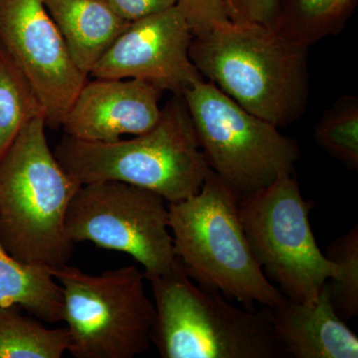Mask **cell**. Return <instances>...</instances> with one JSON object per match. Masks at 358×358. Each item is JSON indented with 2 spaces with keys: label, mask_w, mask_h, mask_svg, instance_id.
<instances>
[{
  "label": "cell",
  "mask_w": 358,
  "mask_h": 358,
  "mask_svg": "<svg viewBox=\"0 0 358 358\" xmlns=\"http://www.w3.org/2000/svg\"><path fill=\"white\" fill-rule=\"evenodd\" d=\"M0 45L31 84L46 127L61 128L88 76L73 62L43 0H0Z\"/></svg>",
  "instance_id": "obj_10"
},
{
  "label": "cell",
  "mask_w": 358,
  "mask_h": 358,
  "mask_svg": "<svg viewBox=\"0 0 358 358\" xmlns=\"http://www.w3.org/2000/svg\"><path fill=\"white\" fill-rule=\"evenodd\" d=\"M209 167L241 200L294 173L298 141L240 107L204 79L182 94Z\"/></svg>",
  "instance_id": "obj_6"
},
{
  "label": "cell",
  "mask_w": 358,
  "mask_h": 358,
  "mask_svg": "<svg viewBox=\"0 0 358 358\" xmlns=\"http://www.w3.org/2000/svg\"><path fill=\"white\" fill-rule=\"evenodd\" d=\"M62 288L68 352L77 358H134L150 350L155 303L134 266L99 275L64 265L49 268Z\"/></svg>",
  "instance_id": "obj_7"
},
{
  "label": "cell",
  "mask_w": 358,
  "mask_h": 358,
  "mask_svg": "<svg viewBox=\"0 0 358 358\" xmlns=\"http://www.w3.org/2000/svg\"><path fill=\"white\" fill-rule=\"evenodd\" d=\"M357 0H336L331 15V33L338 31L341 23L346 17L348 11L355 6Z\"/></svg>",
  "instance_id": "obj_24"
},
{
  "label": "cell",
  "mask_w": 358,
  "mask_h": 358,
  "mask_svg": "<svg viewBox=\"0 0 358 358\" xmlns=\"http://www.w3.org/2000/svg\"><path fill=\"white\" fill-rule=\"evenodd\" d=\"M73 62L89 76L129 25L107 0H43Z\"/></svg>",
  "instance_id": "obj_14"
},
{
  "label": "cell",
  "mask_w": 358,
  "mask_h": 358,
  "mask_svg": "<svg viewBox=\"0 0 358 358\" xmlns=\"http://www.w3.org/2000/svg\"><path fill=\"white\" fill-rule=\"evenodd\" d=\"M178 7L185 15L193 36L227 22L224 0H179Z\"/></svg>",
  "instance_id": "obj_21"
},
{
  "label": "cell",
  "mask_w": 358,
  "mask_h": 358,
  "mask_svg": "<svg viewBox=\"0 0 358 358\" xmlns=\"http://www.w3.org/2000/svg\"><path fill=\"white\" fill-rule=\"evenodd\" d=\"M0 306H18L48 324L64 320L62 288L49 268L13 258L0 242Z\"/></svg>",
  "instance_id": "obj_15"
},
{
  "label": "cell",
  "mask_w": 358,
  "mask_h": 358,
  "mask_svg": "<svg viewBox=\"0 0 358 358\" xmlns=\"http://www.w3.org/2000/svg\"><path fill=\"white\" fill-rule=\"evenodd\" d=\"M162 96L159 89L140 80L96 78L80 90L61 128L66 136L88 141L138 136L159 121Z\"/></svg>",
  "instance_id": "obj_12"
},
{
  "label": "cell",
  "mask_w": 358,
  "mask_h": 358,
  "mask_svg": "<svg viewBox=\"0 0 358 358\" xmlns=\"http://www.w3.org/2000/svg\"><path fill=\"white\" fill-rule=\"evenodd\" d=\"M121 17L133 22L178 6L179 0H107Z\"/></svg>",
  "instance_id": "obj_23"
},
{
  "label": "cell",
  "mask_w": 358,
  "mask_h": 358,
  "mask_svg": "<svg viewBox=\"0 0 358 358\" xmlns=\"http://www.w3.org/2000/svg\"><path fill=\"white\" fill-rule=\"evenodd\" d=\"M226 16L233 23H259L273 26L278 0H224Z\"/></svg>",
  "instance_id": "obj_22"
},
{
  "label": "cell",
  "mask_w": 358,
  "mask_h": 358,
  "mask_svg": "<svg viewBox=\"0 0 358 358\" xmlns=\"http://www.w3.org/2000/svg\"><path fill=\"white\" fill-rule=\"evenodd\" d=\"M315 141L327 154L348 169L358 167V102L355 96L339 99L315 127Z\"/></svg>",
  "instance_id": "obj_19"
},
{
  "label": "cell",
  "mask_w": 358,
  "mask_h": 358,
  "mask_svg": "<svg viewBox=\"0 0 358 358\" xmlns=\"http://www.w3.org/2000/svg\"><path fill=\"white\" fill-rule=\"evenodd\" d=\"M327 282L312 303L285 298L277 307L263 308L285 357H358V336L334 310Z\"/></svg>",
  "instance_id": "obj_13"
},
{
  "label": "cell",
  "mask_w": 358,
  "mask_h": 358,
  "mask_svg": "<svg viewBox=\"0 0 358 358\" xmlns=\"http://www.w3.org/2000/svg\"><path fill=\"white\" fill-rule=\"evenodd\" d=\"M193 35L178 6L129 23L90 73L102 79H134L182 96L203 79L190 59Z\"/></svg>",
  "instance_id": "obj_11"
},
{
  "label": "cell",
  "mask_w": 358,
  "mask_h": 358,
  "mask_svg": "<svg viewBox=\"0 0 358 358\" xmlns=\"http://www.w3.org/2000/svg\"><path fill=\"white\" fill-rule=\"evenodd\" d=\"M306 201L294 173L238 203L247 240L264 274L285 298L312 303L336 275V265L317 246Z\"/></svg>",
  "instance_id": "obj_8"
},
{
  "label": "cell",
  "mask_w": 358,
  "mask_h": 358,
  "mask_svg": "<svg viewBox=\"0 0 358 358\" xmlns=\"http://www.w3.org/2000/svg\"><path fill=\"white\" fill-rule=\"evenodd\" d=\"M148 281L155 307L152 343L162 358L286 357L264 308L232 305L195 285L179 262Z\"/></svg>",
  "instance_id": "obj_5"
},
{
  "label": "cell",
  "mask_w": 358,
  "mask_h": 358,
  "mask_svg": "<svg viewBox=\"0 0 358 358\" xmlns=\"http://www.w3.org/2000/svg\"><path fill=\"white\" fill-rule=\"evenodd\" d=\"M189 55L206 81L278 128L307 108L308 46L274 26L221 23L193 36Z\"/></svg>",
  "instance_id": "obj_1"
},
{
  "label": "cell",
  "mask_w": 358,
  "mask_h": 358,
  "mask_svg": "<svg viewBox=\"0 0 358 358\" xmlns=\"http://www.w3.org/2000/svg\"><path fill=\"white\" fill-rule=\"evenodd\" d=\"M336 0H278L274 27L299 43L310 46L331 34Z\"/></svg>",
  "instance_id": "obj_20"
},
{
  "label": "cell",
  "mask_w": 358,
  "mask_h": 358,
  "mask_svg": "<svg viewBox=\"0 0 358 358\" xmlns=\"http://www.w3.org/2000/svg\"><path fill=\"white\" fill-rule=\"evenodd\" d=\"M18 306H0V358H61L69 350L68 327L48 329Z\"/></svg>",
  "instance_id": "obj_16"
},
{
  "label": "cell",
  "mask_w": 358,
  "mask_h": 358,
  "mask_svg": "<svg viewBox=\"0 0 358 358\" xmlns=\"http://www.w3.org/2000/svg\"><path fill=\"white\" fill-rule=\"evenodd\" d=\"M239 199L210 171L194 196L169 203L174 251L185 275L199 287L247 310L275 308L284 294L257 262L238 212Z\"/></svg>",
  "instance_id": "obj_4"
},
{
  "label": "cell",
  "mask_w": 358,
  "mask_h": 358,
  "mask_svg": "<svg viewBox=\"0 0 358 358\" xmlns=\"http://www.w3.org/2000/svg\"><path fill=\"white\" fill-rule=\"evenodd\" d=\"M37 117H44L38 96L0 45V159L26 124Z\"/></svg>",
  "instance_id": "obj_17"
},
{
  "label": "cell",
  "mask_w": 358,
  "mask_h": 358,
  "mask_svg": "<svg viewBox=\"0 0 358 358\" xmlns=\"http://www.w3.org/2000/svg\"><path fill=\"white\" fill-rule=\"evenodd\" d=\"M65 230L73 244L90 241L133 257L145 279L178 266L169 232V203L150 190L120 181L80 186L71 200Z\"/></svg>",
  "instance_id": "obj_9"
},
{
  "label": "cell",
  "mask_w": 358,
  "mask_h": 358,
  "mask_svg": "<svg viewBox=\"0 0 358 358\" xmlns=\"http://www.w3.org/2000/svg\"><path fill=\"white\" fill-rule=\"evenodd\" d=\"M326 256L336 268L327 282L331 303L338 317L350 322L358 315V226L336 238Z\"/></svg>",
  "instance_id": "obj_18"
},
{
  "label": "cell",
  "mask_w": 358,
  "mask_h": 358,
  "mask_svg": "<svg viewBox=\"0 0 358 358\" xmlns=\"http://www.w3.org/2000/svg\"><path fill=\"white\" fill-rule=\"evenodd\" d=\"M54 155L81 185L120 181L157 193L167 203L196 195L211 171L182 96L173 95L154 128L131 140L103 143L65 136Z\"/></svg>",
  "instance_id": "obj_3"
},
{
  "label": "cell",
  "mask_w": 358,
  "mask_h": 358,
  "mask_svg": "<svg viewBox=\"0 0 358 358\" xmlns=\"http://www.w3.org/2000/svg\"><path fill=\"white\" fill-rule=\"evenodd\" d=\"M45 127L44 117L28 122L0 159V242L20 262L58 268L74 249L65 219L81 185L51 152Z\"/></svg>",
  "instance_id": "obj_2"
}]
</instances>
